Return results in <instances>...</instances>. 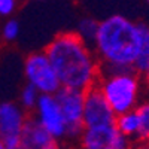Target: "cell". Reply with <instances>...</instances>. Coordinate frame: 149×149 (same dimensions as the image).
Instances as JSON below:
<instances>
[{
  "label": "cell",
  "instance_id": "obj_21",
  "mask_svg": "<svg viewBox=\"0 0 149 149\" xmlns=\"http://www.w3.org/2000/svg\"><path fill=\"white\" fill-rule=\"evenodd\" d=\"M6 149H22V148H21V145H17V146H9Z\"/></svg>",
  "mask_w": 149,
  "mask_h": 149
},
{
  "label": "cell",
  "instance_id": "obj_17",
  "mask_svg": "<svg viewBox=\"0 0 149 149\" xmlns=\"http://www.w3.org/2000/svg\"><path fill=\"white\" fill-rule=\"evenodd\" d=\"M17 8V0H0V15H10Z\"/></svg>",
  "mask_w": 149,
  "mask_h": 149
},
{
  "label": "cell",
  "instance_id": "obj_19",
  "mask_svg": "<svg viewBox=\"0 0 149 149\" xmlns=\"http://www.w3.org/2000/svg\"><path fill=\"white\" fill-rule=\"evenodd\" d=\"M142 74H143V78H145V84H146V86L149 88V66H148V69H146Z\"/></svg>",
  "mask_w": 149,
  "mask_h": 149
},
{
  "label": "cell",
  "instance_id": "obj_5",
  "mask_svg": "<svg viewBox=\"0 0 149 149\" xmlns=\"http://www.w3.org/2000/svg\"><path fill=\"white\" fill-rule=\"evenodd\" d=\"M26 78L40 94H55L60 90V79L46 52H33L26 58Z\"/></svg>",
  "mask_w": 149,
  "mask_h": 149
},
{
  "label": "cell",
  "instance_id": "obj_23",
  "mask_svg": "<svg viewBox=\"0 0 149 149\" xmlns=\"http://www.w3.org/2000/svg\"><path fill=\"white\" fill-rule=\"evenodd\" d=\"M63 149H64V148H63Z\"/></svg>",
  "mask_w": 149,
  "mask_h": 149
},
{
  "label": "cell",
  "instance_id": "obj_2",
  "mask_svg": "<svg viewBox=\"0 0 149 149\" xmlns=\"http://www.w3.org/2000/svg\"><path fill=\"white\" fill-rule=\"evenodd\" d=\"M95 49L100 61L119 66H133L140 52V33L137 22L113 15L98 22Z\"/></svg>",
  "mask_w": 149,
  "mask_h": 149
},
{
  "label": "cell",
  "instance_id": "obj_13",
  "mask_svg": "<svg viewBox=\"0 0 149 149\" xmlns=\"http://www.w3.org/2000/svg\"><path fill=\"white\" fill-rule=\"evenodd\" d=\"M136 113L139 118V131H137V139L142 142H149V98L143 102H139L136 106Z\"/></svg>",
  "mask_w": 149,
  "mask_h": 149
},
{
  "label": "cell",
  "instance_id": "obj_3",
  "mask_svg": "<svg viewBox=\"0 0 149 149\" xmlns=\"http://www.w3.org/2000/svg\"><path fill=\"white\" fill-rule=\"evenodd\" d=\"M139 73L124 72L98 78V86L116 115L134 110L139 104Z\"/></svg>",
  "mask_w": 149,
  "mask_h": 149
},
{
  "label": "cell",
  "instance_id": "obj_8",
  "mask_svg": "<svg viewBox=\"0 0 149 149\" xmlns=\"http://www.w3.org/2000/svg\"><path fill=\"white\" fill-rule=\"evenodd\" d=\"M31 115L55 139H66V121L54 94H40Z\"/></svg>",
  "mask_w": 149,
  "mask_h": 149
},
{
  "label": "cell",
  "instance_id": "obj_4",
  "mask_svg": "<svg viewBox=\"0 0 149 149\" xmlns=\"http://www.w3.org/2000/svg\"><path fill=\"white\" fill-rule=\"evenodd\" d=\"M61 107L63 116L66 121V137L79 139L85 125H84V100L85 91L60 86V90L54 94Z\"/></svg>",
  "mask_w": 149,
  "mask_h": 149
},
{
  "label": "cell",
  "instance_id": "obj_10",
  "mask_svg": "<svg viewBox=\"0 0 149 149\" xmlns=\"http://www.w3.org/2000/svg\"><path fill=\"white\" fill-rule=\"evenodd\" d=\"M19 145L22 149H63L60 140L48 133L33 116H29L24 124Z\"/></svg>",
  "mask_w": 149,
  "mask_h": 149
},
{
  "label": "cell",
  "instance_id": "obj_7",
  "mask_svg": "<svg viewBox=\"0 0 149 149\" xmlns=\"http://www.w3.org/2000/svg\"><path fill=\"white\" fill-rule=\"evenodd\" d=\"M116 113L112 110L110 104L104 98L98 84L91 85L85 90L84 100V125L88 127H100L115 124Z\"/></svg>",
  "mask_w": 149,
  "mask_h": 149
},
{
  "label": "cell",
  "instance_id": "obj_18",
  "mask_svg": "<svg viewBox=\"0 0 149 149\" xmlns=\"http://www.w3.org/2000/svg\"><path fill=\"white\" fill-rule=\"evenodd\" d=\"M130 149H149V142H142V140H136L131 143Z\"/></svg>",
  "mask_w": 149,
  "mask_h": 149
},
{
  "label": "cell",
  "instance_id": "obj_20",
  "mask_svg": "<svg viewBox=\"0 0 149 149\" xmlns=\"http://www.w3.org/2000/svg\"><path fill=\"white\" fill-rule=\"evenodd\" d=\"M0 149H6V145H5V142H3L2 137H0Z\"/></svg>",
  "mask_w": 149,
  "mask_h": 149
},
{
  "label": "cell",
  "instance_id": "obj_9",
  "mask_svg": "<svg viewBox=\"0 0 149 149\" xmlns=\"http://www.w3.org/2000/svg\"><path fill=\"white\" fill-rule=\"evenodd\" d=\"M29 115L24 107L12 102L0 103V137L6 148L17 146L21 140V133Z\"/></svg>",
  "mask_w": 149,
  "mask_h": 149
},
{
  "label": "cell",
  "instance_id": "obj_22",
  "mask_svg": "<svg viewBox=\"0 0 149 149\" xmlns=\"http://www.w3.org/2000/svg\"><path fill=\"white\" fill-rule=\"evenodd\" d=\"M148 2H149V0H148Z\"/></svg>",
  "mask_w": 149,
  "mask_h": 149
},
{
  "label": "cell",
  "instance_id": "obj_1",
  "mask_svg": "<svg viewBox=\"0 0 149 149\" xmlns=\"http://www.w3.org/2000/svg\"><path fill=\"white\" fill-rule=\"evenodd\" d=\"M45 52L61 86L85 91L98 82L100 61L95 60L78 33H60L48 43Z\"/></svg>",
  "mask_w": 149,
  "mask_h": 149
},
{
  "label": "cell",
  "instance_id": "obj_16",
  "mask_svg": "<svg viewBox=\"0 0 149 149\" xmlns=\"http://www.w3.org/2000/svg\"><path fill=\"white\" fill-rule=\"evenodd\" d=\"M3 39L8 40V42H12V40H15L17 39V36L19 33V26H18V22L15 19H10L8 21L5 26H3Z\"/></svg>",
  "mask_w": 149,
  "mask_h": 149
},
{
  "label": "cell",
  "instance_id": "obj_15",
  "mask_svg": "<svg viewBox=\"0 0 149 149\" xmlns=\"http://www.w3.org/2000/svg\"><path fill=\"white\" fill-rule=\"evenodd\" d=\"M98 30V22H95L91 18H85L79 24V36L88 43V42H95V36Z\"/></svg>",
  "mask_w": 149,
  "mask_h": 149
},
{
  "label": "cell",
  "instance_id": "obj_6",
  "mask_svg": "<svg viewBox=\"0 0 149 149\" xmlns=\"http://www.w3.org/2000/svg\"><path fill=\"white\" fill-rule=\"evenodd\" d=\"M78 142L79 149H130L133 143L118 131L115 124L84 128Z\"/></svg>",
  "mask_w": 149,
  "mask_h": 149
},
{
  "label": "cell",
  "instance_id": "obj_12",
  "mask_svg": "<svg viewBox=\"0 0 149 149\" xmlns=\"http://www.w3.org/2000/svg\"><path fill=\"white\" fill-rule=\"evenodd\" d=\"M140 33V52L134 61V70L137 73H143L149 66V26L145 22H137Z\"/></svg>",
  "mask_w": 149,
  "mask_h": 149
},
{
  "label": "cell",
  "instance_id": "obj_14",
  "mask_svg": "<svg viewBox=\"0 0 149 149\" xmlns=\"http://www.w3.org/2000/svg\"><path fill=\"white\" fill-rule=\"evenodd\" d=\"M39 95H40V93L37 91L34 85H31V84L26 85L21 91V106L26 110H33L36 107L37 100H39Z\"/></svg>",
  "mask_w": 149,
  "mask_h": 149
},
{
  "label": "cell",
  "instance_id": "obj_11",
  "mask_svg": "<svg viewBox=\"0 0 149 149\" xmlns=\"http://www.w3.org/2000/svg\"><path fill=\"white\" fill-rule=\"evenodd\" d=\"M115 127L127 139H130L131 142H136V139H137V131H139V118H137L136 110H128V112L116 115Z\"/></svg>",
  "mask_w": 149,
  "mask_h": 149
}]
</instances>
